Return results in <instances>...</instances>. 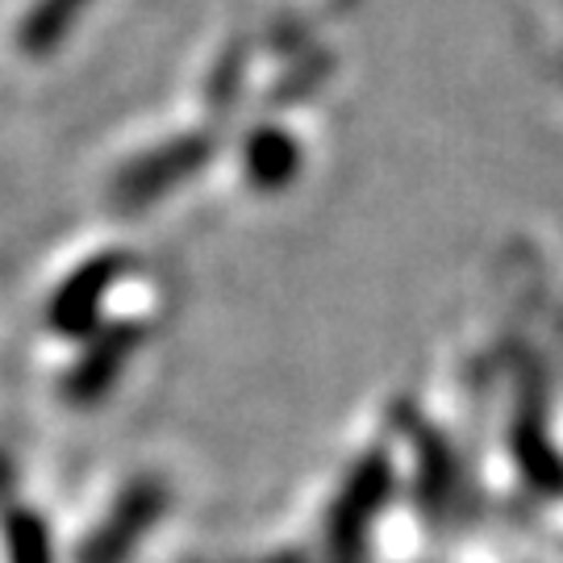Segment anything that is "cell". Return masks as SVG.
Instances as JSON below:
<instances>
[{
  "label": "cell",
  "mask_w": 563,
  "mask_h": 563,
  "mask_svg": "<svg viewBox=\"0 0 563 563\" xmlns=\"http://www.w3.org/2000/svg\"><path fill=\"white\" fill-rule=\"evenodd\" d=\"M167 481L163 476H134L121 488L113 509L104 514V522L84 539L80 563H125L130 551L159 526L167 509Z\"/></svg>",
  "instance_id": "obj_1"
},
{
  "label": "cell",
  "mask_w": 563,
  "mask_h": 563,
  "mask_svg": "<svg viewBox=\"0 0 563 563\" xmlns=\"http://www.w3.org/2000/svg\"><path fill=\"white\" fill-rule=\"evenodd\" d=\"M139 330L134 325H109V330H97L88 346H84V355L71 363V372H67V384H63V393H67V401L71 405H97L101 397L113 393V384L118 376L125 372V363L130 355L139 351Z\"/></svg>",
  "instance_id": "obj_2"
},
{
  "label": "cell",
  "mask_w": 563,
  "mask_h": 563,
  "mask_svg": "<svg viewBox=\"0 0 563 563\" xmlns=\"http://www.w3.org/2000/svg\"><path fill=\"white\" fill-rule=\"evenodd\" d=\"M121 276V260H92L88 267H80L71 280L63 284L51 301V325L59 334H88L97 325L109 288Z\"/></svg>",
  "instance_id": "obj_3"
},
{
  "label": "cell",
  "mask_w": 563,
  "mask_h": 563,
  "mask_svg": "<svg viewBox=\"0 0 563 563\" xmlns=\"http://www.w3.org/2000/svg\"><path fill=\"white\" fill-rule=\"evenodd\" d=\"M0 539H4V560L9 563H55L51 551V530L34 509H4L0 518Z\"/></svg>",
  "instance_id": "obj_4"
}]
</instances>
